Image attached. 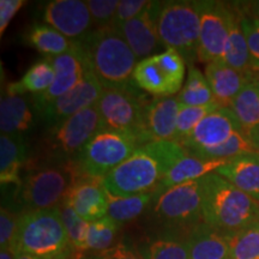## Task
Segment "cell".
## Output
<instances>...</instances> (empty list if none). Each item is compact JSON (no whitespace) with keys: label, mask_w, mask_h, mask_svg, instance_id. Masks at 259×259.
Segmentation results:
<instances>
[{"label":"cell","mask_w":259,"mask_h":259,"mask_svg":"<svg viewBox=\"0 0 259 259\" xmlns=\"http://www.w3.org/2000/svg\"><path fill=\"white\" fill-rule=\"evenodd\" d=\"M186 155L177 142H150L103 178V186L119 197L155 193L168 171Z\"/></svg>","instance_id":"1"},{"label":"cell","mask_w":259,"mask_h":259,"mask_svg":"<svg viewBox=\"0 0 259 259\" xmlns=\"http://www.w3.org/2000/svg\"><path fill=\"white\" fill-rule=\"evenodd\" d=\"M78 45L89 71L103 89L134 85V72L139 61L115 27L95 28Z\"/></svg>","instance_id":"2"},{"label":"cell","mask_w":259,"mask_h":259,"mask_svg":"<svg viewBox=\"0 0 259 259\" xmlns=\"http://www.w3.org/2000/svg\"><path fill=\"white\" fill-rule=\"evenodd\" d=\"M203 222L235 233L259 221V203L213 171L202 178Z\"/></svg>","instance_id":"3"},{"label":"cell","mask_w":259,"mask_h":259,"mask_svg":"<svg viewBox=\"0 0 259 259\" xmlns=\"http://www.w3.org/2000/svg\"><path fill=\"white\" fill-rule=\"evenodd\" d=\"M14 253L21 252L44 259H54L74 250L61 220L59 208L28 210L18 213Z\"/></svg>","instance_id":"4"},{"label":"cell","mask_w":259,"mask_h":259,"mask_svg":"<svg viewBox=\"0 0 259 259\" xmlns=\"http://www.w3.org/2000/svg\"><path fill=\"white\" fill-rule=\"evenodd\" d=\"M40 167H29L17 187L18 203L23 211L59 208L74 183L83 177L74 161H51Z\"/></svg>","instance_id":"5"},{"label":"cell","mask_w":259,"mask_h":259,"mask_svg":"<svg viewBox=\"0 0 259 259\" xmlns=\"http://www.w3.org/2000/svg\"><path fill=\"white\" fill-rule=\"evenodd\" d=\"M136 88L134 84L124 89H105L96 106L106 130L134 136L144 145L150 143L145 122L150 100Z\"/></svg>","instance_id":"6"},{"label":"cell","mask_w":259,"mask_h":259,"mask_svg":"<svg viewBox=\"0 0 259 259\" xmlns=\"http://www.w3.org/2000/svg\"><path fill=\"white\" fill-rule=\"evenodd\" d=\"M200 17L196 2H166L158 17V35L166 50H174L189 67L198 59Z\"/></svg>","instance_id":"7"},{"label":"cell","mask_w":259,"mask_h":259,"mask_svg":"<svg viewBox=\"0 0 259 259\" xmlns=\"http://www.w3.org/2000/svg\"><path fill=\"white\" fill-rule=\"evenodd\" d=\"M103 130L105 124L96 105L50 126L44 141L47 161H74L90 139Z\"/></svg>","instance_id":"8"},{"label":"cell","mask_w":259,"mask_h":259,"mask_svg":"<svg viewBox=\"0 0 259 259\" xmlns=\"http://www.w3.org/2000/svg\"><path fill=\"white\" fill-rule=\"evenodd\" d=\"M142 145L134 136L103 130L90 139L74 162L82 176L103 179Z\"/></svg>","instance_id":"9"},{"label":"cell","mask_w":259,"mask_h":259,"mask_svg":"<svg viewBox=\"0 0 259 259\" xmlns=\"http://www.w3.org/2000/svg\"><path fill=\"white\" fill-rule=\"evenodd\" d=\"M185 66V60L178 52L164 50L139 60L134 72V83L154 97H170L183 89Z\"/></svg>","instance_id":"10"},{"label":"cell","mask_w":259,"mask_h":259,"mask_svg":"<svg viewBox=\"0 0 259 259\" xmlns=\"http://www.w3.org/2000/svg\"><path fill=\"white\" fill-rule=\"evenodd\" d=\"M154 211L162 221L178 226L203 222L202 178L173 186L154 197Z\"/></svg>","instance_id":"11"},{"label":"cell","mask_w":259,"mask_h":259,"mask_svg":"<svg viewBox=\"0 0 259 259\" xmlns=\"http://www.w3.org/2000/svg\"><path fill=\"white\" fill-rule=\"evenodd\" d=\"M200 17L198 60H222L229 35L232 6L221 2H196Z\"/></svg>","instance_id":"12"},{"label":"cell","mask_w":259,"mask_h":259,"mask_svg":"<svg viewBox=\"0 0 259 259\" xmlns=\"http://www.w3.org/2000/svg\"><path fill=\"white\" fill-rule=\"evenodd\" d=\"M244 131L240 122L229 107L219 109L206 115L189 137L179 143L187 155L197 156L204 150L226 143L233 135Z\"/></svg>","instance_id":"13"},{"label":"cell","mask_w":259,"mask_h":259,"mask_svg":"<svg viewBox=\"0 0 259 259\" xmlns=\"http://www.w3.org/2000/svg\"><path fill=\"white\" fill-rule=\"evenodd\" d=\"M162 5L163 3L161 2H150L137 17L116 28L137 59H147L164 48L158 35V17Z\"/></svg>","instance_id":"14"},{"label":"cell","mask_w":259,"mask_h":259,"mask_svg":"<svg viewBox=\"0 0 259 259\" xmlns=\"http://www.w3.org/2000/svg\"><path fill=\"white\" fill-rule=\"evenodd\" d=\"M44 18L48 25L77 44L95 29L87 3L82 0L50 2L45 8Z\"/></svg>","instance_id":"15"},{"label":"cell","mask_w":259,"mask_h":259,"mask_svg":"<svg viewBox=\"0 0 259 259\" xmlns=\"http://www.w3.org/2000/svg\"><path fill=\"white\" fill-rule=\"evenodd\" d=\"M103 87L94 74L88 71L82 82L71 92L64 94L56 101L38 109L42 120L50 126L70 118L83 109L95 106L103 93Z\"/></svg>","instance_id":"16"},{"label":"cell","mask_w":259,"mask_h":259,"mask_svg":"<svg viewBox=\"0 0 259 259\" xmlns=\"http://www.w3.org/2000/svg\"><path fill=\"white\" fill-rule=\"evenodd\" d=\"M48 59L56 70V78L46 93L35 97L37 111L76 88L89 71L82 48L78 44L72 51Z\"/></svg>","instance_id":"17"},{"label":"cell","mask_w":259,"mask_h":259,"mask_svg":"<svg viewBox=\"0 0 259 259\" xmlns=\"http://www.w3.org/2000/svg\"><path fill=\"white\" fill-rule=\"evenodd\" d=\"M65 203L88 223L108 215V197L102 179L80 177L67 194Z\"/></svg>","instance_id":"18"},{"label":"cell","mask_w":259,"mask_h":259,"mask_svg":"<svg viewBox=\"0 0 259 259\" xmlns=\"http://www.w3.org/2000/svg\"><path fill=\"white\" fill-rule=\"evenodd\" d=\"M205 77L215 96L222 107H229L241 90L252 83V76L227 65L223 60L206 64Z\"/></svg>","instance_id":"19"},{"label":"cell","mask_w":259,"mask_h":259,"mask_svg":"<svg viewBox=\"0 0 259 259\" xmlns=\"http://www.w3.org/2000/svg\"><path fill=\"white\" fill-rule=\"evenodd\" d=\"M190 259H231V234L200 222L190 229Z\"/></svg>","instance_id":"20"},{"label":"cell","mask_w":259,"mask_h":259,"mask_svg":"<svg viewBox=\"0 0 259 259\" xmlns=\"http://www.w3.org/2000/svg\"><path fill=\"white\" fill-rule=\"evenodd\" d=\"M180 103L178 97H154L147 108V134L150 142H176Z\"/></svg>","instance_id":"21"},{"label":"cell","mask_w":259,"mask_h":259,"mask_svg":"<svg viewBox=\"0 0 259 259\" xmlns=\"http://www.w3.org/2000/svg\"><path fill=\"white\" fill-rule=\"evenodd\" d=\"M28 161V145L23 135L0 136V181L2 186L22 183V171Z\"/></svg>","instance_id":"22"},{"label":"cell","mask_w":259,"mask_h":259,"mask_svg":"<svg viewBox=\"0 0 259 259\" xmlns=\"http://www.w3.org/2000/svg\"><path fill=\"white\" fill-rule=\"evenodd\" d=\"M216 173L259 203V154H246L229 160Z\"/></svg>","instance_id":"23"},{"label":"cell","mask_w":259,"mask_h":259,"mask_svg":"<svg viewBox=\"0 0 259 259\" xmlns=\"http://www.w3.org/2000/svg\"><path fill=\"white\" fill-rule=\"evenodd\" d=\"M226 160H210V158H202L186 155L181 160H179L174 164L173 168L168 171V174L164 178L161 185L158 186L154 196L163 192L170 187L180 185V184L187 183L191 180H198L200 178L208 176L210 173H213L226 164Z\"/></svg>","instance_id":"24"},{"label":"cell","mask_w":259,"mask_h":259,"mask_svg":"<svg viewBox=\"0 0 259 259\" xmlns=\"http://www.w3.org/2000/svg\"><path fill=\"white\" fill-rule=\"evenodd\" d=\"M34 125V114L23 95L6 93L0 102L2 135H23Z\"/></svg>","instance_id":"25"},{"label":"cell","mask_w":259,"mask_h":259,"mask_svg":"<svg viewBox=\"0 0 259 259\" xmlns=\"http://www.w3.org/2000/svg\"><path fill=\"white\" fill-rule=\"evenodd\" d=\"M25 41L29 46L35 48L47 58H54L67 53L77 45V42L71 41L48 24L32 25L25 34Z\"/></svg>","instance_id":"26"},{"label":"cell","mask_w":259,"mask_h":259,"mask_svg":"<svg viewBox=\"0 0 259 259\" xmlns=\"http://www.w3.org/2000/svg\"><path fill=\"white\" fill-rule=\"evenodd\" d=\"M222 60L233 69L248 73L251 76L253 74L247 42H246L245 35L242 32L239 15L234 8H232L231 21H229V35Z\"/></svg>","instance_id":"27"},{"label":"cell","mask_w":259,"mask_h":259,"mask_svg":"<svg viewBox=\"0 0 259 259\" xmlns=\"http://www.w3.org/2000/svg\"><path fill=\"white\" fill-rule=\"evenodd\" d=\"M54 78H56V70L51 60L46 58L32 65L21 80L10 83L6 88V93L17 94V95L30 93L35 97L40 96L51 88Z\"/></svg>","instance_id":"28"},{"label":"cell","mask_w":259,"mask_h":259,"mask_svg":"<svg viewBox=\"0 0 259 259\" xmlns=\"http://www.w3.org/2000/svg\"><path fill=\"white\" fill-rule=\"evenodd\" d=\"M108 197V216L118 222L119 225L127 223L136 220L149 204L154 200V193H142L136 196L119 197L107 192Z\"/></svg>","instance_id":"29"},{"label":"cell","mask_w":259,"mask_h":259,"mask_svg":"<svg viewBox=\"0 0 259 259\" xmlns=\"http://www.w3.org/2000/svg\"><path fill=\"white\" fill-rule=\"evenodd\" d=\"M178 101L183 106H205L216 102L205 74L197 67H189L185 85L178 95Z\"/></svg>","instance_id":"30"},{"label":"cell","mask_w":259,"mask_h":259,"mask_svg":"<svg viewBox=\"0 0 259 259\" xmlns=\"http://www.w3.org/2000/svg\"><path fill=\"white\" fill-rule=\"evenodd\" d=\"M229 108L232 109L244 131L259 125V88L248 84L235 97Z\"/></svg>","instance_id":"31"},{"label":"cell","mask_w":259,"mask_h":259,"mask_svg":"<svg viewBox=\"0 0 259 259\" xmlns=\"http://www.w3.org/2000/svg\"><path fill=\"white\" fill-rule=\"evenodd\" d=\"M119 223L109 218H105L90 222L87 234L85 251H94L96 253H102L114 246L116 233L119 229Z\"/></svg>","instance_id":"32"},{"label":"cell","mask_w":259,"mask_h":259,"mask_svg":"<svg viewBox=\"0 0 259 259\" xmlns=\"http://www.w3.org/2000/svg\"><path fill=\"white\" fill-rule=\"evenodd\" d=\"M231 259H259V221L232 233Z\"/></svg>","instance_id":"33"},{"label":"cell","mask_w":259,"mask_h":259,"mask_svg":"<svg viewBox=\"0 0 259 259\" xmlns=\"http://www.w3.org/2000/svg\"><path fill=\"white\" fill-rule=\"evenodd\" d=\"M252 153H255V151L250 141H248L245 131H239L233 135L226 143L212 149H208V150H204L197 155L196 157L229 161L235 157L242 156V155Z\"/></svg>","instance_id":"34"},{"label":"cell","mask_w":259,"mask_h":259,"mask_svg":"<svg viewBox=\"0 0 259 259\" xmlns=\"http://www.w3.org/2000/svg\"><path fill=\"white\" fill-rule=\"evenodd\" d=\"M219 103H210L205 106H183L180 105L179 114H178L177 121V136L176 142L181 143L186 137H189L191 132L196 128V126L200 121L212 113L216 109H219Z\"/></svg>","instance_id":"35"},{"label":"cell","mask_w":259,"mask_h":259,"mask_svg":"<svg viewBox=\"0 0 259 259\" xmlns=\"http://www.w3.org/2000/svg\"><path fill=\"white\" fill-rule=\"evenodd\" d=\"M59 210L71 245L73 246L76 251L85 252L87 234H88L89 223L84 221L78 213L65 202L59 206Z\"/></svg>","instance_id":"36"},{"label":"cell","mask_w":259,"mask_h":259,"mask_svg":"<svg viewBox=\"0 0 259 259\" xmlns=\"http://www.w3.org/2000/svg\"><path fill=\"white\" fill-rule=\"evenodd\" d=\"M142 257L144 259H190L185 241L161 239L150 242Z\"/></svg>","instance_id":"37"},{"label":"cell","mask_w":259,"mask_h":259,"mask_svg":"<svg viewBox=\"0 0 259 259\" xmlns=\"http://www.w3.org/2000/svg\"><path fill=\"white\" fill-rule=\"evenodd\" d=\"M236 12L239 15L242 32L247 42L252 70L254 73L255 71H259V17L257 14L246 12L245 10H236Z\"/></svg>","instance_id":"38"},{"label":"cell","mask_w":259,"mask_h":259,"mask_svg":"<svg viewBox=\"0 0 259 259\" xmlns=\"http://www.w3.org/2000/svg\"><path fill=\"white\" fill-rule=\"evenodd\" d=\"M85 3L95 28L108 27L113 24L119 5L118 0H88Z\"/></svg>","instance_id":"39"},{"label":"cell","mask_w":259,"mask_h":259,"mask_svg":"<svg viewBox=\"0 0 259 259\" xmlns=\"http://www.w3.org/2000/svg\"><path fill=\"white\" fill-rule=\"evenodd\" d=\"M18 227V215L8 208L0 210V250L12 248Z\"/></svg>","instance_id":"40"},{"label":"cell","mask_w":259,"mask_h":259,"mask_svg":"<svg viewBox=\"0 0 259 259\" xmlns=\"http://www.w3.org/2000/svg\"><path fill=\"white\" fill-rule=\"evenodd\" d=\"M149 3L150 2H147V0H120L112 25L118 28L126 22L137 17L149 5Z\"/></svg>","instance_id":"41"},{"label":"cell","mask_w":259,"mask_h":259,"mask_svg":"<svg viewBox=\"0 0 259 259\" xmlns=\"http://www.w3.org/2000/svg\"><path fill=\"white\" fill-rule=\"evenodd\" d=\"M23 5V0H2L0 2V34H4L10 22Z\"/></svg>","instance_id":"42"},{"label":"cell","mask_w":259,"mask_h":259,"mask_svg":"<svg viewBox=\"0 0 259 259\" xmlns=\"http://www.w3.org/2000/svg\"><path fill=\"white\" fill-rule=\"evenodd\" d=\"M106 259H144L142 254L136 253L134 250L126 246L125 244H116L112 248L100 253Z\"/></svg>","instance_id":"43"},{"label":"cell","mask_w":259,"mask_h":259,"mask_svg":"<svg viewBox=\"0 0 259 259\" xmlns=\"http://www.w3.org/2000/svg\"><path fill=\"white\" fill-rule=\"evenodd\" d=\"M245 134L247 136L248 141H250V143L252 144V147H253L255 153L259 154V125L245 131Z\"/></svg>","instance_id":"44"},{"label":"cell","mask_w":259,"mask_h":259,"mask_svg":"<svg viewBox=\"0 0 259 259\" xmlns=\"http://www.w3.org/2000/svg\"><path fill=\"white\" fill-rule=\"evenodd\" d=\"M0 259H16L14 251L10 250V248L0 250Z\"/></svg>","instance_id":"45"},{"label":"cell","mask_w":259,"mask_h":259,"mask_svg":"<svg viewBox=\"0 0 259 259\" xmlns=\"http://www.w3.org/2000/svg\"><path fill=\"white\" fill-rule=\"evenodd\" d=\"M15 257H16V259H44V258L35 257V255L27 254V253H21V252H17V253H15Z\"/></svg>","instance_id":"46"},{"label":"cell","mask_w":259,"mask_h":259,"mask_svg":"<svg viewBox=\"0 0 259 259\" xmlns=\"http://www.w3.org/2000/svg\"><path fill=\"white\" fill-rule=\"evenodd\" d=\"M79 259H106L100 253H94L92 255H80Z\"/></svg>","instance_id":"47"},{"label":"cell","mask_w":259,"mask_h":259,"mask_svg":"<svg viewBox=\"0 0 259 259\" xmlns=\"http://www.w3.org/2000/svg\"><path fill=\"white\" fill-rule=\"evenodd\" d=\"M252 83L259 88V71H255V72L252 74Z\"/></svg>","instance_id":"48"},{"label":"cell","mask_w":259,"mask_h":259,"mask_svg":"<svg viewBox=\"0 0 259 259\" xmlns=\"http://www.w3.org/2000/svg\"><path fill=\"white\" fill-rule=\"evenodd\" d=\"M69 255H70V253H67V254L60 255V257H57V258H54V259H69Z\"/></svg>","instance_id":"49"},{"label":"cell","mask_w":259,"mask_h":259,"mask_svg":"<svg viewBox=\"0 0 259 259\" xmlns=\"http://www.w3.org/2000/svg\"><path fill=\"white\" fill-rule=\"evenodd\" d=\"M255 8H257V12H255V14H257V16L259 17V2L255 3Z\"/></svg>","instance_id":"50"}]
</instances>
